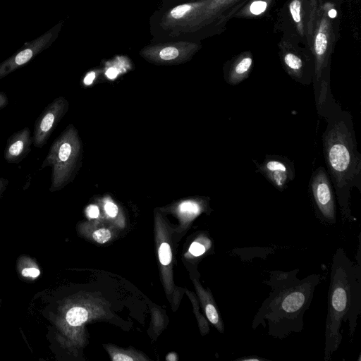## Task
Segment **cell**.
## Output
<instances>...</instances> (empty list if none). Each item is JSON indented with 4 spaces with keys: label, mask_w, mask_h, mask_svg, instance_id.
<instances>
[{
    "label": "cell",
    "mask_w": 361,
    "mask_h": 361,
    "mask_svg": "<svg viewBox=\"0 0 361 361\" xmlns=\"http://www.w3.org/2000/svg\"><path fill=\"white\" fill-rule=\"evenodd\" d=\"M299 271L295 269L269 272L264 283L270 287V291L254 316L253 329L267 326V334L280 340L302 331L305 313L311 305L322 276L314 274L299 279Z\"/></svg>",
    "instance_id": "6da1fadb"
},
{
    "label": "cell",
    "mask_w": 361,
    "mask_h": 361,
    "mask_svg": "<svg viewBox=\"0 0 361 361\" xmlns=\"http://www.w3.org/2000/svg\"><path fill=\"white\" fill-rule=\"evenodd\" d=\"M323 151L343 221L356 219L350 209L351 190L361 191V155L357 151L352 116L341 106L326 118Z\"/></svg>",
    "instance_id": "7a4b0ae2"
},
{
    "label": "cell",
    "mask_w": 361,
    "mask_h": 361,
    "mask_svg": "<svg viewBox=\"0 0 361 361\" xmlns=\"http://www.w3.org/2000/svg\"><path fill=\"white\" fill-rule=\"evenodd\" d=\"M354 264L342 247L334 255L327 294L324 360L329 361L343 338L341 326L348 323L350 342L361 313V251Z\"/></svg>",
    "instance_id": "3957f363"
},
{
    "label": "cell",
    "mask_w": 361,
    "mask_h": 361,
    "mask_svg": "<svg viewBox=\"0 0 361 361\" xmlns=\"http://www.w3.org/2000/svg\"><path fill=\"white\" fill-rule=\"evenodd\" d=\"M80 143L77 131L72 125L54 141L41 168H51L49 191L62 189L74 177L78 169Z\"/></svg>",
    "instance_id": "277c9868"
},
{
    "label": "cell",
    "mask_w": 361,
    "mask_h": 361,
    "mask_svg": "<svg viewBox=\"0 0 361 361\" xmlns=\"http://www.w3.org/2000/svg\"><path fill=\"white\" fill-rule=\"evenodd\" d=\"M317 5L318 0H288L278 13L275 30L310 51Z\"/></svg>",
    "instance_id": "5b68a950"
},
{
    "label": "cell",
    "mask_w": 361,
    "mask_h": 361,
    "mask_svg": "<svg viewBox=\"0 0 361 361\" xmlns=\"http://www.w3.org/2000/svg\"><path fill=\"white\" fill-rule=\"evenodd\" d=\"M278 47L281 65L292 79L305 85L312 83L314 68L312 52L284 35Z\"/></svg>",
    "instance_id": "8992f818"
},
{
    "label": "cell",
    "mask_w": 361,
    "mask_h": 361,
    "mask_svg": "<svg viewBox=\"0 0 361 361\" xmlns=\"http://www.w3.org/2000/svg\"><path fill=\"white\" fill-rule=\"evenodd\" d=\"M201 47L198 42L169 41L147 45L140 51V55L152 63L174 64L189 61Z\"/></svg>",
    "instance_id": "52a82bcc"
},
{
    "label": "cell",
    "mask_w": 361,
    "mask_h": 361,
    "mask_svg": "<svg viewBox=\"0 0 361 361\" xmlns=\"http://www.w3.org/2000/svg\"><path fill=\"white\" fill-rule=\"evenodd\" d=\"M310 190L317 216L326 224H336V207L334 187L324 167H319L313 172Z\"/></svg>",
    "instance_id": "ba28073f"
},
{
    "label": "cell",
    "mask_w": 361,
    "mask_h": 361,
    "mask_svg": "<svg viewBox=\"0 0 361 361\" xmlns=\"http://www.w3.org/2000/svg\"><path fill=\"white\" fill-rule=\"evenodd\" d=\"M248 0H207L201 14L203 30L219 33L227 22Z\"/></svg>",
    "instance_id": "9c48e42d"
},
{
    "label": "cell",
    "mask_w": 361,
    "mask_h": 361,
    "mask_svg": "<svg viewBox=\"0 0 361 361\" xmlns=\"http://www.w3.org/2000/svg\"><path fill=\"white\" fill-rule=\"evenodd\" d=\"M68 102L63 97L54 99L49 104L35 121L32 145L42 148L63 118L68 109Z\"/></svg>",
    "instance_id": "30bf717a"
},
{
    "label": "cell",
    "mask_w": 361,
    "mask_h": 361,
    "mask_svg": "<svg viewBox=\"0 0 361 361\" xmlns=\"http://www.w3.org/2000/svg\"><path fill=\"white\" fill-rule=\"evenodd\" d=\"M259 171L276 188L283 191L295 177L293 163L279 155H267L264 161H254Z\"/></svg>",
    "instance_id": "8fae6325"
},
{
    "label": "cell",
    "mask_w": 361,
    "mask_h": 361,
    "mask_svg": "<svg viewBox=\"0 0 361 361\" xmlns=\"http://www.w3.org/2000/svg\"><path fill=\"white\" fill-rule=\"evenodd\" d=\"M32 145V138L28 127L14 133L6 141L4 152L5 161L10 164L20 163L31 151Z\"/></svg>",
    "instance_id": "7c38bea8"
},
{
    "label": "cell",
    "mask_w": 361,
    "mask_h": 361,
    "mask_svg": "<svg viewBox=\"0 0 361 361\" xmlns=\"http://www.w3.org/2000/svg\"><path fill=\"white\" fill-rule=\"evenodd\" d=\"M52 37L53 33L49 31L33 42L27 48L1 63L0 64V79L30 61L34 56L42 51L49 43Z\"/></svg>",
    "instance_id": "4fadbf2b"
},
{
    "label": "cell",
    "mask_w": 361,
    "mask_h": 361,
    "mask_svg": "<svg viewBox=\"0 0 361 361\" xmlns=\"http://www.w3.org/2000/svg\"><path fill=\"white\" fill-rule=\"evenodd\" d=\"M253 67V56L251 51H245L225 63L224 79L231 85H236L250 75Z\"/></svg>",
    "instance_id": "5bb4252c"
},
{
    "label": "cell",
    "mask_w": 361,
    "mask_h": 361,
    "mask_svg": "<svg viewBox=\"0 0 361 361\" xmlns=\"http://www.w3.org/2000/svg\"><path fill=\"white\" fill-rule=\"evenodd\" d=\"M276 0H248L233 16L235 18L254 19L267 14Z\"/></svg>",
    "instance_id": "9a60e30c"
},
{
    "label": "cell",
    "mask_w": 361,
    "mask_h": 361,
    "mask_svg": "<svg viewBox=\"0 0 361 361\" xmlns=\"http://www.w3.org/2000/svg\"><path fill=\"white\" fill-rule=\"evenodd\" d=\"M16 269L19 276L26 281H35L41 274L35 260L27 255H21L18 259Z\"/></svg>",
    "instance_id": "2e32d148"
},
{
    "label": "cell",
    "mask_w": 361,
    "mask_h": 361,
    "mask_svg": "<svg viewBox=\"0 0 361 361\" xmlns=\"http://www.w3.org/2000/svg\"><path fill=\"white\" fill-rule=\"evenodd\" d=\"M88 317L87 310L80 307L71 308L66 314V320L68 324L78 326L83 324Z\"/></svg>",
    "instance_id": "e0dca14e"
},
{
    "label": "cell",
    "mask_w": 361,
    "mask_h": 361,
    "mask_svg": "<svg viewBox=\"0 0 361 361\" xmlns=\"http://www.w3.org/2000/svg\"><path fill=\"white\" fill-rule=\"evenodd\" d=\"M179 209L182 213H185L191 216H195L198 214L202 210V208L199 204L192 201H186L183 202L180 205Z\"/></svg>",
    "instance_id": "ac0fdd59"
},
{
    "label": "cell",
    "mask_w": 361,
    "mask_h": 361,
    "mask_svg": "<svg viewBox=\"0 0 361 361\" xmlns=\"http://www.w3.org/2000/svg\"><path fill=\"white\" fill-rule=\"evenodd\" d=\"M159 258L163 265L169 264L171 261V251L166 243H163L159 249Z\"/></svg>",
    "instance_id": "d6986e66"
},
{
    "label": "cell",
    "mask_w": 361,
    "mask_h": 361,
    "mask_svg": "<svg viewBox=\"0 0 361 361\" xmlns=\"http://www.w3.org/2000/svg\"><path fill=\"white\" fill-rule=\"evenodd\" d=\"M92 237L95 241L99 243H104L107 242L111 238V233L109 230L101 228L95 231L92 233Z\"/></svg>",
    "instance_id": "ffe728a7"
},
{
    "label": "cell",
    "mask_w": 361,
    "mask_h": 361,
    "mask_svg": "<svg viewBox=\"0 0 361 361\" xmlns=\"http://www.w3.org/2000/svg\"><path fill=\"white\" fill-rule=\"evenodd\" d=\"M207 247L198 242H193L189 247V252L194 256L202 255L207 250Z\"/></svg>",
    "instance_id": "44dd1931"
},
{
    "label": "cell",
    "mask_w": 361,
    "mask_h": 361,
    "mask_svg": "<svg viewBox=\"0 0 361 361\" xmlns=\"http://www.w3.org/2000/svg\"><path fill=\"white\" fill-rule=\"evenodd\" d=\"M104 209L106 214L111 217L116 216L118 213L117 206L111 202H108L105 204Z\"/></svg>",
    "instance_id": "7402d4cb"
},
{
    "label": "cell",
    "mask_w": 361,
    "mask_h": 361,
    "mask_svg": "<svg viewBox=\"0 0 361 361\" xmlns=\"http://www.w3.org/2000/svg\"><path fill=\"white\" fill-rule=\"evenodd\" d=\"M87 214L90 218H97L99 214V208L96 205H90L87 208Z\"/></svg>",
    "instance_id": "603a6c76"
},
{
    "label": "cell",
    "mask_w": 361,
    "mask_h": 361,
    "mask_svg": "<svg viewBox=\"0 0 361 361\" xmlns=\"http://www.w3.org/2000/svg\"><path fill=\"white\" fill-rule=\"evenodd\" d=\"M8 185V180L0 177V200L3 196L4 192L6 191L7 186Z\"/></svg>",
    "instance_id": "cb8c5ba5"
},
{
    "label": "cell",
    "mask_w": 361,
    "mask_h": 361,
    "mask_svg": "<svg viewBox=\"0 0 361 361\" xmlns=\"http://www.w3.org/2000/svg\"><path fill=\"white\" fill-rule=\"evenodd\" d=\"M8 104V99L6 94L0 91V110L6 107Z\"/></svg>",
    "instance_id": "d4e9b609"
},
{
    "label": "cell",
    "mask_w": 361,
    "mask_h": 361,
    "mask_svg": "<svg viewBox=\"0 0 361 361\" xmlns=\"http://www.w3.org/2000/svg\"><path fill=\"white\" fill-rule=\"evenodd\" d=\"M113 360L114 361H132L133 359L126 355L116 354L114 356Z\"/></svg>",
    "instance_id": "484cf974"
},
{
    "label": "cell",
    "mask_w": 361,
    "mask_h": 361,
    "mask_svg": "<svg viewBox=\"0 0 361 361\" xmlns=\"http://www.w3.org/2000/svg\"><path fill=\"white\" fill-rule=\"evenodd\" d=\"M95 78V73L94 72H90L84 78V83L86 85H90L92 83L93 80Z\"/></svg>",
    "instance_id": "4316f807"
},
{
    "label": "cell",
    "mask_w": 361,
    "mask_h": 361,
    "mask_svg": "<svg viewBox=\"0 0 361 361\" xmlns=\"http://www.w3.org/2000/svg\"><path fill=\"white\" fill-rule=\"evenodd\" d=\"M118 73V71L115 68L111 67L106 71V75L109 79H114L117 76Z\"/></svg>",
    "instance_id": "83f0119b"
},
{
    "label": "cell",
    "mask_w": 361,
    "mask_h": 361,
    "mask_svg": "<svg viewBox=\"0 0 361 361\" xmlns=\"http://www.w3.org/2000/svg\"><path fill=\"white\" fill-rule=\"evenodd\" d=\"M263 359L260 358V357H244V358H240V359H238V360H243V361H252V360H254V361H258V360H262Z\"/></svg>",
    "instance_id": "f1b7e54d"
},
{
    "label": "cell",
    "mask_w": 361,
    "mask_h": 361,
    "mask_svg": "<svg viewBox=\"0 0 361 361\" xmlns=\"http://www.w3.org/2000/svg\"><path fill=\"white\" fill-rule=\"evenodd\" d=\"M204 1V0H192V1Z\"/></svg>",
    "instance_id": "f546056e"
},
{
    "label": "cell",
    "mask_w": 361,
    "mask_h": 361,
    "mask_svg": "<svg viewBox=\"0 0 361 361\" xmlns=\"http://www.w3.org/2000/svg\"><path fill=\"white\" fill-rule=\"evenodd\" d=\"M0 306H1V300H0Z\"/></svg>",
    "instance_id": "4dcf8cb0"
}]
</instances>
